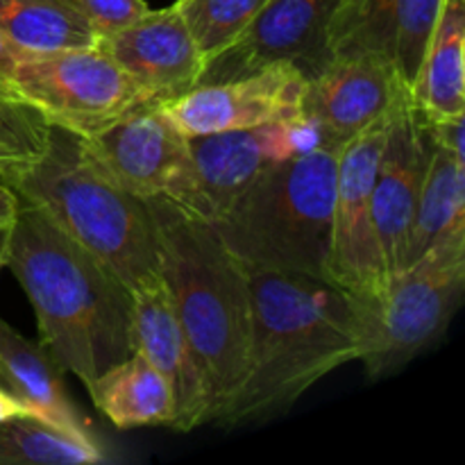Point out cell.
I'll use <instances>...</instances> for the list:
<instances>
[{"instance_id":"1","label":"cell","mask_w":465,"mask_h":465,"mask_svg":"<svg viewBox=\"0 0 465 465\" xmlns=\"http://www.w3.org/2000/svg\"><path fill=\"white\" fill-rule=\"evenodd\" d=\"M5 268L35 309L41 348L86 389L136 352L130 291L25 203L9 225Z\"/></svg>"},{"instance_id":"2","label":"cell","mask_w":465,"mask_h":465,"mask_svg":"<svg viewBox=\"0 0 465 465\" xmlns=\"http://www.w3.org/2000/svg\"><path fill=\"white\" fill-rule=\"evenodd\" d=\"M252 334L245 380L216 425H259L289 411L316 381L359 361L352 295L322 277L248 271Z\"/></svg>"},{"instance_id":"3","label":"cell","mask_w":465,"mask_h":465,"mask_svg":"<svg viewBox=\"0 0 465 465\" xmlns=\"http://www.w3.org/2000/svg\"><path fill=\"white\" fill-rule=\"evenodd\" d=\"M0 182L98 259L130 293L162 275L145 200L118 186L75 132L48 125L39 153L5 168Z\"/></svg>"},{"instance_id":"4","label":"cell","mask_w":465,"mask_h":465,"mask_svg":"<svg viewBox=\"0 0 465 465\" xmlns=\"http://www.w3.org/2000/svg\"><path fill=\"white\" fill-rule=\"evenodd\" d=\"M159 245V272L200 363L212 420L245 380L252 334L248 268L223 245L213 227L168 198L145 200Z\"/></svg>"},{"instance_id":"5","label":"cell","mask_w":465,"mask_h":465,"mask_svg":"<svg viewBox=\"0 0 465 465\" xmlns=\"http://www.w3.org/2000/svg\"><path fill=\"white\" fill-rule=\"evenodd\" d=\"M336 166L330 148L272 163L209 225L248 271L327 280Z\"/></svg>"},{"instance_id":"6","label":"cell","mask_w":465,"mask_h":465,"mask_svg":"<svg viewBox=\"0 0 465 465\" xmlns=\"http://www.w3.org/2000/svg\"><path fill=\"white\" fill-rule=\"evenodd\" d=\"M465 291V239L445 241L395 272L377 300L354 298L359 361L371 380L402 371L445 334Z\"/></svg>"},{"instance_id":"7","label":"cell","mask_w":465,"mask_h":465,"mask_svg":"<svg viewBox=\"0 0 465 465\" xmlns=\"http://www.w3.org/2000/svg\"><path fill=\"white\" fill-rule=\"evenodd\" d=\"M12 98L35 109L48 125L89 136L145 103L143 89L98 45L21 53L12 77Z\"/></svg>"},{"instance_id":"8","label":"cell","mask_w":465,"mask_h":465,"mask_svg":"<svg viewBox=\"0 0 465 465\" xmlns=\"http://www.w3.org/2000/svg\"><path fill=\"white\" fill-rule=\"evenodd\" d=\"M389 118L391 112L352 136L339 150L336 166L327 280L363 300L381 298L389 286V271L372 213V189Z\"/></svg>"},{"instance_id":"9","label":"cell","mask_w":465,"mask_h":465,"mask_svg":"<svg viewBox=\"0 0 465 465\" xmlns=\"http://www.w3.org/2000/svg\"><path fill=\"white\" fill-rule=\"evenodd\" d=\"M186 145L189 182L184 198L175 204L212 223L223 216L268 166L321 148V134L316 125L300 114L291 121L250 130L191 136Z\"/></svg>"},{"instance_id":"10","label":"cell","mask_w":465,"mask_h":465,"mask_svg":"<svg viewBox=\"0 0 465 465\" xmlns=\"http://www.w3.org/2000/svg\"><path fill=\"white\" fill-rule=\"evenodd\" d=\"M339 0H268L245 30L207 59L198 84L234 80L272 64H291L312 80L331 62L327 27Z\"/></svg>"},{"instance_id":"11","label":"cell","mask_w":465,"mask_h":465,"mask_svg":"<svg viewBox=\"0 0 465 465\" xmlns=\"http://www.w3.org/2000/svg\"><path fill=\"white\" fill-rule=\"evenodd\" d=\"M95 163L136 198L182 203L189 182V145L157 103L132 109L112 125L80 136Z\"/></svg>"},{"instance_id":"12","label":"cell","mask_w":465,"mask_h":465,"mask_svg":"<svg viewBox=\"0 0 465 465\" xmlns=\"http://www.w3.org/2000/svg\"><path fill=\"white\" fill-rule=\"evenodd\" d=\"M307 75L291 64L254 71L216 84H195L177 98L157 103L182 136L250 130L291 121L302 114Z\"/></svg>"},{"instance_id":"13","label":"cell","mask_w":465,"mask_h":465,"mask_svg":"<svg viewBox=\"0 0 465 465\" xmlns=\"http://www.w3.org/2000/svg\"><path fill=\"white\" fill-rule=\"evenodd\" d=\"M430 150L425 116L409 91L391 109L372 189V213L389 280L409 266V241Z\"/></svg>"},{"instance_id":"14","label":"cell","mask_w":465,"mask_h":465,"mask_svg":"<svg viewBox=\"0 0 465 465\" xmlns=\"http://www.w3.org/2000/svg\"><path fill=\"white\" fill-rule=\"evenodd\" d=\"M409 91L411 86L389 54L336 57L309 80L302 114L321 127L325 148L341 150Z\"/></svg>"},{"instance_id":"15","label":"cell","mask_w":465,"mask_h":465,"mask_svg":"<svg viewBox=\"0 0 465 465\" xmlns=\"http://www.w3.org/2000/svg\"><path fill=\"white\" fill-rule=\"evenodd\" d=\"M154 103H166L193 89L204 59L177 5L150 9L143 18L95 41Z\"/></svg>"},{"instance_id":"16","label":"cell","mask_w":465,"mask_h":465,"mask_svg":"<svg viewBox=\"0 0 465 465\" xmlns=\"http://www.w3.org/2000/svg\"><path fill=\"white\" fill-rule=\"evenodd\" d=\"M443 0H339L327 27L331 59L389 54L411 86Z\"/></svg>"},{"instance_id":"17","label":"cell","mask_w":465,"mask_h":465,"mask_svg":"<svg viewBox=\"0 0 465 465\" xmlns=\"http://www.w3.org/2000/svg\"><path fill=\"white\" fill-rule=\"evenodd\" d=\"M132 325L136 350L171 381L175 395V420L171 430L193 431L209 425L212 398L207 381L162 275L132 291Z\"/></svg>"},{"instance_id":"18","label":"cell","mask_w":465,"mask_h":465,"mask_svg":"<svg viewBox=\"0 0 465 465\" xmlns=\"http://www.w3.org/2000/svg\"><path fill=\"white\" fill-rule=\"evenodd\" d=\"M0 386L21 400L32 416L82 440H95L89 422L71 402L64 386V368L0 318Z\"/></svg>"},{"instance_id":"19","label":"cell","mask_w":465,"mask_h":465,"mask_svg":"<svg viewBox=\"0 0 465 465\" xmlns=\"http://www.w3.org/2000/svg\"><path fill=\"white\" fill-rule=\"evenodd\" d=\"M465 0H443L420 68L411 84L427 121L465 116Z\"/></svg>"},{"instance_id":"20","label":"cell","mask_w":465,"mask_h":465,"mask_svg":"<svg viewBox=\"0 0 465 465\" xmlns=\"http://www.w3.org/2000/svg\"><path fill=\"white\" fill-rule=\"evenodd\" d=\"M86 391L95 409L118 430L171 427L175 420L171 381L139 350L104 371Z\"/></svg>"},{"instance_id":"21","label":"cell","mask_w":465,"mask_h":465,"mask_svg":"<svg viewBox=\"0 0 465 465\" xmlns=\"http://www.w3.org/2000/svg\"><path fill=\"white\" fill-rule=\"evenodd\" d=\"M457 239H465V157L431 143L413 216L409 266L434 245Z\"/></svg>"},{"instance_id":"22","label":"cell","mask_w":465,"mask_h":465,"mask_svg":"<svg viewBox=\"0 0 465 465\" xmlns=\"http://www.w3.org/2000/svg\"><path fill=\"white\" fill-rule=\"evenodd\" d=\"M0 30L21 53L91 48L98 41L77 0H0Z\"/></svg>"},{"instance_id":"23","label":"cell","mask_w":465,"mask_h":465,"mask_svg":"<svg viewBox=\"0 0 465 465\" xmlns=\"http://www.w3.org/2000/svg\"><path fill=\"white\" fill-rule=\"evenodd\" d=\"M104 459L95 440H82L36 416L0 425V465H91Z\"/></svg>"},{"instance_id":"24","label":"cell","mask_w":465,"mask_h":465,"mask_svg":"<svg viewBox=\"0 0 465 465\" xmlns=\"http://www.w3.org/2000/svg\"><path fill=\"white\" fill-rule=\"evenodd\" d=\"M266 3L268 0H177L175 5L207 62L225 50Z\"/></svg>"},{"instance_id":"25","label":"cell","mask_w":465,"mask_h":465,"mask_svg":"<svg viewBox=\"0 0 465 465\" xmlns=\"http://www.w3.org/2000/svg\"><path fill=\"white\" fill-rule=\"evenodd\" d=\"M77 3L98 39L132 25L150 12L145 0H77Z\"/></svg>"},{"instance_id":"26","label":"cell","mask_w":465,"mask_h":465,"mask_svg":"<svg viewBox=\"0 0 465 465\" xmlns=\"http://www.w3.org/2000/svg\"><path fill=\"white\" fill-rule=\"evenodd\" d=\"M45 130H48V123L35 109L0 94V134L18 141L32 153H39L45 139Z\"/></svg>"},{"instance_id":"27","label":"cell","mask_w":465,"mask_h":465,"mask_svg":"<svg viewBox=\"0 0 465 465\" xmlns=\"http://www.w3.org/2000/svg\"><path fill=\"white\" fill-rule=\"evenodd\" d=\"M18 54H21V50H18L16 45L5 36V32L0 30V94L7 95V98H12V89H9V86H12L14 71H16Z\"/></svg>"},{"instance_id":"28","label":"cell","mask_w":465,"mask_h":465,"mask_svg":"<svg viewBox=\"0 0 465 465\" xmlns=\"http://www.w3.org/2000/svg\"><path fill=\"white\" fill-rule=\"evenodd\" d=\"M35 154L36 153H32L30 148H25V145L18 143V141L0 134V173H3L7 166H12V163L23 162V159H30L35 157Z\"/></svg>"},{"instance_id":"29","label":"cell","mask_w":465,"mask_h":465,"mask_svg":"<svg viewBox=\"0 0 465 465\" xmlns=\"http://www.w3.org/2000/svg\"><path fill=\"white\" fill-rule=\"evenodd\" d=\"M18 416H32V413H30V409L21 402V400L14 398L7 389H3V386H0V425L7 420H12V418H18Z\"/></svg>"},{"instance_id":"30","label":"cell","mask_w":465,"mask_h":465,"mask_svg":"<svg viewBox=\"0 0 465 465\" xmlns=\"http://www.w3.org/2000/svg\"><path fill=\"white\" fill-rule=\"evenodd\" d=\"M18 204H21V200L16 198V193L5 182H0V227L12 225L14 216L18 212Z\"/></svg>"},{"instance_id":"31","label":"cell","mask_w":465,"mask_h":465,"mask_svg":"<svg viewBox=\"0 0 465 465\" xmlns=\"http://www.w3.org/2000/svg\"><path fill=\"white\" fill-rule=\"evenodd\" d=\"M7 241H9V225L0 227V271L5 268V257H7Z\"/></svg>"}]
</instances>
